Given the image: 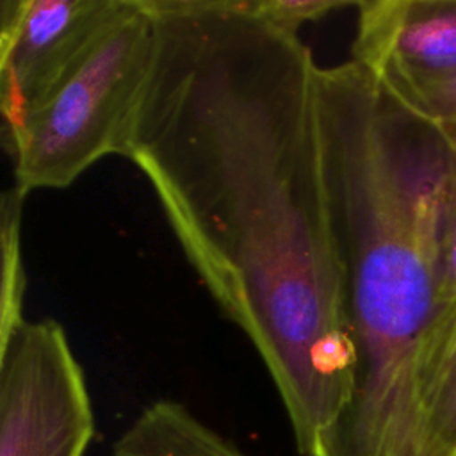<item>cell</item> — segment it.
<instances>
[{
	"mask_svg": "<svg viewBox=\"0 0 456 456\" xmlns=\"http://www.w3.org/2000/svg\"><path fill=\"white\" fill-rule=\"evenodd\" d=\"M155 53L125 159L148 178L203 287L253 344L299 454L354 376L319 69L244 0H148Z\"/></svg>",
	"mask_w": 456,
	"mask_h": 456,
	"instance_id": "cell-1",
	"label": "cell"
},
{
	"mask_svg": "<svg viewBox=\"0 0 456 456\" xmlns=\"http://www.w3.org/2000/svg\"><path fill=\"white\" fill-rule=\"evenodd\" d=\"M319 107L354 376L308 456H426V394L456 312L436 267L456 150L442 125L353 59L321 66Z\"/></svg>",
	"mask_w": 456,
	"mask_h": 456,
	"instance_id": "cell-2",
	"label": "cell"
},
{
	"mask_svg": "<svg viewBox=\"0 0 456 456\" xmlns=\"http://www.w3.org/2000/svg\"><path fill=\"white\" fill-rule=\"evenodd\" d=\"M155 53L148 0L123 9L4 144L14 185L66 189L109 155L125 157Z\"/></svg>",
	"mask_w": 456,
	"mask_h": 456,
	"instance_id": "cell-3",
	"label": "cell"
},
{
	"mask_svg": "<svg viewBox=\"0 0 456 456\" xmlns=\"http://www.w3.org/2000/svg\"><path fill=\"white\" fill-rule=\"evenodd\" d=\"M94 413L69 338L23 319L0 338V456H84Z\"/></svg>",
	"mask_w": 456,
	"mask_h": 456,
	"instance_id": "cell-4",
	"label": "cell"
},
{
	"mask_svg": "<svg viewBox=\"0 0 456 456\" xmlns=\"http://www.w3.org/2000/svg\"><path fill=\"white\" fill-rule=\"evenodd\" d=\"M123 5L125 0L0 2L2 146Z\"/></svg>",
	"mask_w": 456,
	"mask_h": 456,
	"instance_id": "cell-5",
	"label": "cell"
},
{
	"mask_svg": "<svg viewBox=\"0 0 456 456\" xmlns=\"http://www.w3.org/2000/svg\"><path fill=\"white\" fill-rule=\"evenodd\" d=\"M353 61L392 93L456 71V0H358Z\"/></svg>",
	"mask_w": 456,
	"mask_h": 456,
	"instance_id": "cell-6",
	"label": "cell"
},
{
	"mask_svg": "<svg viewBox=\"0 0 456 456\" xmlns=\"http://www.w3.org/2000/svg\"><path fill=\"white\" fill-rule=\"evenodd\" d=\"M112 456H244L185 404L159 399L142 408L112 444Z\"/></svg>",
	"mask_w": 456,
	"mask_h": 456,
	"instance_id": "cell-7",
	"label": "cell"
},
{
	"mask_svg": "<svg viewBox=\"0 0 456 456\" xmlns=\"http://www.w3.org/2000/svg\"><path fill=\"white\" fill-rule=\"evenodd\" d=\"M426 456H456V312L444 335L424 404Z\"/></svg>",
	"mask_w": 456,
	"mask_h": 456,
	"instance_id": "cell-8",
	"label": "cell"
},
{
	"mask_svg": "<svg viewBox=\"0 0 456 456\" xmlns=\"http://www.w3.org/2000/svg\"><path fill=\"white\" fill-rule=\"evenodd\" d=\"M28 194L14 183L2 196V283H0V338L18 326L23 315L25 267L21 253V217Z\"/></svg>",
	"mask_w": 456,
	"mask_h": 456,
	"instance_id": "cell-9",
	"label": "cell"
},
{
	"mask_svg": "<svg viewBox=\"0 0 456 456\" xmlns=\"http://www.w3.org/2000/svg\"><path fill=\"white\" fill-rule=\"evenodd\" d=\"M356 4L358 0H244L248 12L276 28L297 36L303 25L322 20L333 11L356 7Z\"/></svg>",
	"mask_w": 456,
	"mask_h": 456,
	"instance_id": "cell-10",
	"label": "cell"
},
{
	"mask_svg": "<svg viewBox=\"0 0 456 456\" xmlns=\"http://www.w3.org/2000/svg\"><path fill=\"white\" fill-rule=\"evenodd\" d=\"M394 94L424 118L442 126H456V71Z\"/></svg>",
	"mask_w": 456,
	"mask_h": 456,
	"instance_id": "cell-11",
	"label": "cell"
},
{
	"mask_svg": "<svg viewBox=\"0 0 456 456\" xmlns=\"http://www.w3.org/2000/svg\"><path fill=\"white\" fill-rule=\"evenodd\" d=\"M436 267L442 299L456 305V171L447 185L440 208L436 232Z\"/></svg>",
	"mask_w": 456,
	"mask_h": 456,
	"instance_id": "cell-12",
	"label": "cell"
},
{
	"mask_svg": "<svg viewBox=\"0 0 456 456\" xmlns=\"http://www.w3.org/2000/svg\"><path fill=\"white\" fill-rule=\"evenodd\" d=\"M444 128L449 132V135L452 139V144H454V150H456V126H444Z\"/></svg>",
	"mask_w": 456,
	"mask_h": 456,
	"instance_id": "cell-13",
	"label": "cell"
}]
</instances>
